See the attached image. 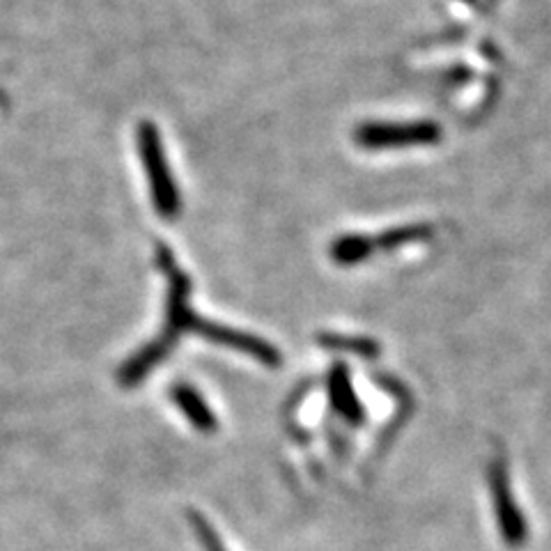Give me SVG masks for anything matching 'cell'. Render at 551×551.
<instances>
[{
	"mask_svg": "<svg viewBox=\"0 0 551 551\" xmlns=\"http://www.w3.org/2000/svg\"><path fill=\"white\" fill-rule=\"evenodd\" d=\"M329 255L338 267L361 265V262L372 258L368 235H356V232H352V235L336 237L333 239V244L329 246Z\"/></svg>",
	"mask_w": 551,
	"mask_h": 551,
	"instance_id": "obj_10",
	"label": "cell"
},
{
	"mask_svg": "<svg viewBox=\"0 0 551 551\" xmlns=\"http://www.w3.org/2000/svg\"><path fill=\"white\" fill-rule=\"evenodd\" d=\"M170 400L173 405L182 411V414L189 418V423L203 434H212L219 430V421H216V414L209 409L207 400L198 393V388L189 382H175L170 386Z\"/></svg>",
	"mask_w": 551,
	"mask_h": 551,
	"instance_id": "obj_7",
	"label": "cell"
},
{
	"mask_svg": "<svg viewBox=\"0 0 551 551\" xmlns=\"http://www.w3.org/2000/svg\"><path fill=\"white\" fill-rule=\"evenodd\" d=\"M462 3H473V0H462Z\"/></svg>",
	"mask_w": 551,
	"mask_h": 551,
	"instance_id": "obj_12",
	"label": "cell"
},
{
	"mask_svg": "<svg viewBox=\"0 0 551 551\" xmlns=\"http://www.w3.org/2000/svg\"><path fill=\"white\" fill-rule=\"evenodd\" d=\"M434 237V228L430 223H409V225H395L391 230L379 232V235H368L370 251L375 255L377 251H398L402 246L411 244H425Z\"/></svg>",
	"mask_w": 551,
	"mask_h": 551,
	"instance_id": "obj_8",
	"label": "cell"
},
{
	"mask_svg": "<svg viewBox=\"0 0 551 551\" xmlns=\"http://www.w3.org/2000/svg\"><path fill=\"white\" fill-rule=\"evenodd\" d=\"M200 338L209 340V343L223 345L228 349H235V352H239V354L251 356V359L260 361L262 366H267V368H278L283 363L281 349H278L276 345H271L265 338L253 336V333L237 331L232 327H223V324L205 320L203 331H200Z\"/></svg>",
	"mask_w": 551,
	"mask_h": 551,
	"instance_id": "obj_5",
	"label": "cell"
},
{
	"mask_svg": "<svg viewBox=\"0 0 551 551\" xmlns=\"http://www.w3.org/2000/svg\"><path fill=\"white\" fill-rule=\"evenodd\" d=\"M186 519H189L191 531H193V535H196L205 551H228L223 545V540L219 538V533H216L214 526L207 522V517L203 515V512L189 510L186 512Z\"/></svg>",
	"mask_w": 551,
	"mask_h": 551,
	"instance_id": "obj_11",
	"label": "cell"
},
{
	"mask_svg": "<svg viewBox=\"0 0 551 551\" xmlns=\"http://www.w3.org/2000/svg\"><path fill=\"white\" fill-rule=\"evenodd\" d=\"M444 131L432 120L414 122H363L354 131V141L363 150H400V147L437 145Z\"/></svg>",
	"mask_w": 551,
	"mask_h": 551,
	"instance_id": "obj_3",
	"label": "cell"
},
{
	"mask_svg": "<svg viewBox=\"0 0 551 551\" xmlns=\"http://www.w3.org/2000/svg\"><path fill=\"white\" fill-rule=\"evenodd\" d=\"M138 154H141L143 168L150 177V193L154 209L161 219L175 221L182 209L180 191H177L173 173L168 168V159L161 145V136L152 122L138 124Z\"/></svg>",
	"mask_w": 551,
	"mask_h": 551,
	"instance_id": "obj_2",
	"label": "cell"
},
{
	"mask_svg": "<svg viewBox=\"0 0 551 551\" xmlns=\"http://www.w3.org/2000/svg\"><path fill=\"white\" fill-rule=\"evenodd\" d=\"M157 267L166 276L168 294H166V322L164 329L154 340L143 345L134 356H129L118 370V382L122 388H136L150 372L168 359L177 340L186 333L203 331L205 317H198L191 308V281L184 271L177 267L175 255L166 244H157Z\"/></svg>",
	"mask_w": 551,
	"mask_h": 551,
	"instance_id": "obj_1",
	"label": "cell"
},
{
	"mask_svg": "<svg viewBox=\"0 0 551 551\" xmlns=\"http://www.w3.org/2000/svg\"><path fill=\"white\" fill-rule=\"evenodd\" d=\"M487 487H490V499L494 508L496 524H499L501 538L508 547L517 549L529 540V524L519 503L515 501L510 487V476L506 464L501 460H494L487 471Z\"/></svg>",
	"mask_w": 551,
	"mask_h": 551,
	"instance_id": "obj_4",
	"label": "cell"
},
{
	"mask_svg": "<svg viewBox=\"0 0 551 551\" xmlns=\"http://www.w3.org/2000/svg\"><path fill=\"white\" fill-rule=\"evenodd\" d=\"M315 343L329 349V352H345L354 354L359 359L375 361L382 354V345L370 336H345V333H333V331H320L315 336Z\"/></svg>",
	"mask_w": 551,
	"mask_h": 551,
	"instance_id": "obj_9",
	"label": "cell"
},
{
	"mask_svg": "<svg viewBox=\"0 0 551 551\" xmlns=\"http://www.w3.org/2000/svg\"><path fill=\"white\" fill-rule=\"evenodd\" d=\"M327 393H329L331 409L336 411L345 423L354 425V428H359V425L366 423V416H368L366 407H363L361 398L354 391L352 375H349L345 363L338 361L331 366L327 375Z\"/></svg>",
	"mask_w": 551,
	"mask_h": 551,
	"instance_id": "obj_6",
	"label": "cell"
}]
</instances>
